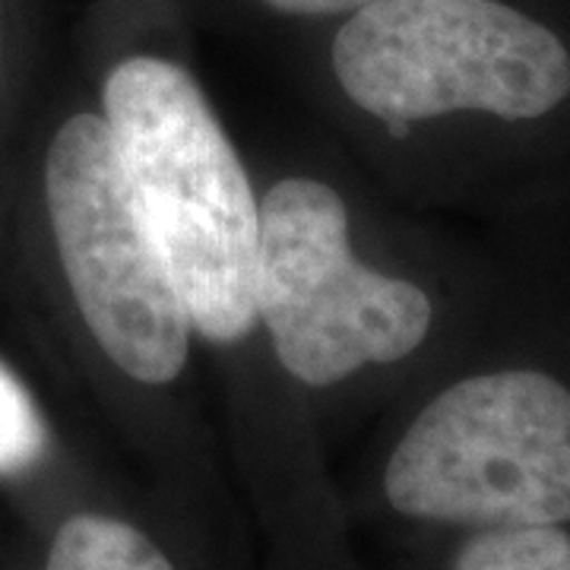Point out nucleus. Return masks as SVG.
<instances>
[{
    "label": "nucleus",
    "mask_w": 570,
    "mask_h": 570,
    "mask_svg": "<svg viewBox=\"0 0 570 570\" xmlns=\"http://www.w3.org/2000/svg\"><path fill=\"white\" fill-rule=\"evenodd\" d=\"M102 99L127 187L190 326L213 343H242L257 324L261 206L235 146L178 63H118Z\"/></svg>",
    "instance_id": "1"
},
{
    "label": "nucleus",
    "mask_w": 570,
    "mask_h": 570,
    "mask_svg": "<svg viewBox=\"0 0 570 570\" xmlns=\"http://www.w3.org/2000/svg\"><path fill=\"white\" fill-rule=\"evenodd\" d=\"M346 96L387 124L485 111L549 115L570 96V55L542 22L501 0H377L333 41Z\"/></svg>",
    "instance_id": "2"
},
{
    "label": "nucleus",
    "mask_w": 570,
    "mask_h": 570,
    "mask_svg": "<svg viewBox=\"0 0 570 570\" xmlns=\"http://www.w3.org/2000/svg\"><path fill=\"white\" fill-rule=\"evenodd\" d=\"M400 513L472 530L570 520V390L542 371L479 374L434 396L384 475Z\"/></svg>",
    "instance_id": "3"
},
{
    "label": "nucleus",
    "mask_w": 570,
    "mask_h": 570,
    "mask_svg": "<svg viewBox=\"0 0 570 570\" xmlns=\"http://www.w3.org/2000/svg\"><path fill=\"white\" fill-rule=\"evenodd\" d=\"M254 302L283 367L311 387L400 362L431 326L425 292L358 264L343 197L311 178L273 184L261 204Z\"/></svg>",
    "instance_id": "4"
},
{
    "label": "nucleus",
    "mask_w": 570,
    "mask_h": 570,
    "mask_svg": "<svg viewBox=\"0 0 570 570\" xmlns=\"http://www.w3.org/2000/svg\"><path fill=\"white\" fill-rule=\"evenodd\" d=\"M45 197L70 292L105 355L142 384L175 381L190 317L127 187L105 118L73 115L55 134Z\"/></svg>",
    "instance_id": "5"
},
{
    "label": "nucleus",
    "mask_w": 570,
    "mask_h": 570,
    "mask_svg": "<svg viewBox=\"0 0 570 570\" xmlns=\"http://www.w3.org/2000/svg\"><path fill=\"white\" fill-rule=\"evenodd\" d=\"M45 570H175L130 523L77 513L55 535Z\"/></svg>",
    "instance_id": "6"
},
{
    "label": "nucleus",
    "mask_w": 570,
    "mask_h": 570,
    "mask_svg": "<svg viewBox=\"0 0 570 570\" xmlns=\"http://www.w3.org/2000/svg\"><path fill=\"white\" fill-rule=\"evenodd\" d=\"M453 570H570V535L558 527L482 530Z\"/></svg>",
    "instance_id": "7"
},
{
    "label": "nucleus",
    "mask_w": 570,
    "mask_h": 570,
    "mask_svg": "<svg viewBox=\"0 0 570 570\" xmlns=\"http://www.w3.org/2000/svg\"><path fill=\"white\" fill-rule=\"evenodd\" d=\"M45 450V425L22 384L0 365V475L29 469Z\"/></svg>",
    "instance_id": "8"
},
{
    "label": "nucleus",
    "mask_w": 570,
    "mask_h": 570,
    "mask_svg": "<svg viewBox=\"0 0 570 570\" xmlns=\"http://www.w3.org/2000/svg\"><path fill=\"white\" fill-rule=\"evenodd\" d=\"M266 3L292 17H333V13H355L377 0H266Z\"/></svg>",
    "instance_id": "9"
}]
</instances>
